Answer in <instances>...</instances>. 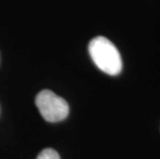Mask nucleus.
I'll return each instance as SVG.
<instances>
[{"instance_id": "2", "label": "nucleus", "mask_w": 160, "mask_h": 159, "mask_svg": "<svg viewBox=\"0 0 160 159\" xmlns=\"http://www.w3.org/2000/svg\"><path fill=\"white\" fill-rule=\"evenodd\" d=\"M35 104L43 119L49 122H60L68 116L69 107L65 99L51 90H42L36 95Z\"/></svg>"}, {"instance_id": "3", "label": "nucleus", "mask_w": 160, "mask_h": 159, "mask_svg": "<svg viewBox=\"0 0 160 159\" xmlns=\"http://www.w3.org/2000/svg\"><path fill=\"white\" fill-rule=\"evenodd\" d=\"M36 159H60V155L54 149L47 148L40 152Z\"/></svg>"}, {"instance_id": "1", "label": "nucleus", "mask_w": 160, "mask_h": 159, "mask_svg": "<svg viewBox=\"0 0 160 159\" xmlns=\"http://www.w3.org/2000/svg\"><path fill=\"white\" fill-rule=\"evenodd\" d=\"M89 54L98 68L110 76H117L122 70V59L118 49L107 37L97 36L89 43Z\"/></svg>"}]
</instances>
